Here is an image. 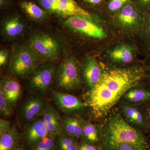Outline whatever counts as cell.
Listing matches in <instances>:
<instances>
[{
  "label": "cell",
  "mask_w": 150,
  "mask_h": 150,
  "mask_svg": "<svg viewBox=\"0 0 150 150\" xmlns=\"http://www.w3.org/2000/svg\"><path fill=\"white\" fill-rule=\"evenodd\" d=\"M145 76L146 70L141 67L105 71L102 73L98 83L85 94L86 103L96 116L102 117Z\"/></svg>",
  "instance_id": "1"
},
{
  "label": "cell",
  "mask_w": 150,
  "mask_h": 150,
  "mask_svg": "<svg viewBox=\"0 0 150 150\" xmlns=\"http://www.w3.org/2000/svg\"><path fill=\"white\" fill-rule=\"evenodd\" d=\"M108 150H112L120 144L132 145L137 150H150L148 140L142 132L133 128L118 114L108 120L103 133Z\"/></svg>",
  "instance_id": "2"
},
{
  "label": "cell",
  "mask_w": 150,
  "mask_h": 150,
  "mask_svg": "<svg viewBox=\"0 0 150 150\" xmlns=\"http://www.w3.org/2000/svg\"><path fill=\"white\" fill-rule=\"evenodd\" d=\"M57 67L52 61L41 62L25 77L26 85L32 95L45 96L54 83Z\"/></svg>",
  "instance_id": "3"
},
{
  "label": "cell",
  "mask_w": 150,
  "mask_h": 150,
  "mask_svg": "<svg viewBox=\"0 0 150 150\" xmlns=\"http://www.w3.org/2000/svg\"><path fill=\"white\" fill-rule=\"evenodd\" d=\"M40 57L30 44H22L14 50L9 70L15 76L25 78L40 63Z\"/></svg>",
  "instance_id": "4"
},
{
  "label": "cell",
  "mask_w": 150,
  "mask_h": 150,
  "mask_svg": "<svg viewBox=\"0 0 150 150\" xmlns=\"http://www.w3.org/2000/svg\"><path fill=\"white\" fill-rule=\"evenodd\" d=\"M54 82L60 89L71 91L81 84L79 68L77 60L73 57H67L57 67Z\"/></svg>",
  "instance_id": "5"
},
{
  "label": "cell",
  "mask_w": 150,
  "mask_h": 150,
  "mask_svg": "<svg viewBox=\"0 0 150 150\" xmlns=\"http://www.w3.org/2000/svg\"><path fill=\"white\" fill-rule=\"evenodd\" d=\"M144 18L143 12L131 1L115 13L114 21L121 28L134 30L143 27Z\"/></svg>",
  "instance_id": "6"
},
{
  "label": "cell",
  "mask_w": 150,
  "mask_h": 150,
  "mask_svg": "<svg viewBox=\"0 0 150 150\" xmlns=\"http://www.w3.org/2000/svg\"><path fill=\"white\" fill-rule=\"evenodd\" d=\"M48 105L46 100L42 97L33 95L28 96L19 107L18 121L24 127L30 121L42 116Z\"/></svg>",
  "instance_id": "7"
},
{
  "label": "cell",
  "mask_w": 150,
  "mask_h": 150,
  "mask_svg": "<svg viewBox=\"0 0 150 150\" xmlns=\"http://www.w3.org/2000/svg\"><path fill=\"white\" fill-rule=\"evenodd\" d=\"M29 44L40 57L51 61L59 56L60 46L57 40L45 33H38L33 36Z\"/></svg>",
  "instance_id": "8"
},
{
  "label": "cell",
  "mask_w": 150,
  "mask_h": 150,
  "mask_svg": "<svg viewBox=\"0 0 150 150\" xmlns=\"http://www.w3.org/2000/svg\"><path fill=\"white\" fill-rule=\"evenodd\" d=\"M64 24L70 29L81 34L97 39H103L106 36L104 30L93 21L92 19L74 16L65 21Z\"/></svg>",
  "instance_id": "9"
},
{
  "label": "cell",
  "mask_w": 150,
  "mask_h": 150,
  "mask_svg": "<svg viewBox=\"0 0 150 150\" xmlns=\"http://www.w3.org/2000/svg\"><path fill=\"white\" fill-rule=\"evenodd\" d=\"M51 95L57 109L67 115H74L88 106L86 103L72 95L54 90L51 91Z\"/></svg>",
  "instance_id": "10"
},
{
  "label": "cell",
  "mask_w": 150,
  "mask_h": 150,
  "mask_svg": "<svg viewBox=\"0 0 150 150\" xmlns=\"http://www.w3.org/2000/svg\"><path fill=\"white\" fill-rule=\"evenodd\" d=\"M48 135L42 116H40L24 126L22 134L23 145L26 150L28 149Z\"/></svg>",
  "instance_id": "11"
},
{
  "label": "cell",
  "mask_w": 150,
  "mask_h": 150,
  "mask_svg": "<svg viewBox=\"0 0 150 150\" xmlns=\"http://www.w3.org/2000/svg\"><path fill=\"white\" fill-rule=\"evenodd\" d=\"M0 90L2 91L9 103L13 107L18 102L22 93L20 84L14 77H7L1 80Z\"/></svg>",
  "instance_id": "12"
},
{
  "label": "cell",
  "mask_w": 150,
  "mask_h": 150,
  "mask_svg": "<svg viewBox=\"0 0 150 150\" xmlns=\"http://www.w3.org/2000/svg\"><path fill=\"white\" fill-rule=\"evenodd\" d=\"M42 118L48 135L56 137L63 132L61 127L62 116L54 105H48Z\"/></svg>",
  "instance_id": "13"
},
{
  "label": "cell",
  "mask_w": 150,
  "mask_h": 150,
  "mask_svg": "<svg viewBox=\"0 0 150 150\" xmlns=\"http://www.w3.org/2000/svg\"><path fill=\"white\" fill-rule=\"evenodd\" d=\"M121 110L123 115L129 123L142 131L148 129V112L146 115L138 107L130 105H122Z\"/></svg>",
  "instance_id": "14"
},
{
  "label": "cell",
  "mask_w": 150,
  "mask_h": 150,
  "mask_svg": "<svg viewBox=\"0 0 150 150\" xmlns=\"http://www.w3.org/2000/svg\"><path fill=\"white\" fill-rule=\"evenodd\" d=\"M83 76L90 89L93 88L99 81L102 73L99 64L92 56L87 57L83 65Z\"/></svg>",
  "instance_id": "15"
},
{
  "label": "cell",
  "mask_w": 150,
  "mask_h": 150,
  "mask_svg": "<svg viewBox=\"0 0 150 150\" xmlns=\"http://www.w3.org/2000/svg\"><path fill=\"white\" fill-rule=\"evenodd\" d=\"M25 25L18 16L9 17L3 22L2 33L5 37L12 39L21 35L25 30Z\"/></svg>",
  "instance_id": "16"
},
{
  "label": "cell",
  "mask_w": 150,
  "mask_h": 150,
  "mask_svg": "<svg viewBox=\"0 0 150 150\" xmlns=\"http://www.w3.org/2000/svg\"><path fill=\"white\" fill-rule=\"evenodd\" d=\"M56 13L64 17L80 16L92 18L91 15L82 8L74 0H59Z\"/></svg>",
  "instance_id": "17"
},
{
  "label": "cell",
  "mask_w": 150,
  "mask_h": 150,
  "mask_svg": "<svg viewBox=\"0 0 150 150\" xmlns=\"http://www.w3.org/2000/svg\"><path fill=\"white\" fill-rule=\"evenodd\" d=\"M22 145V134L16 125L12 126L9 131L0 136V150H14Z\"/></svg>",
  "instance_id": "18"
},
{
  "label": "cell",
  "mask_w": 150,
  "mask_h": 150,
  "mask_svg": "<svg viewBox=\"0 0 150 150\" xmlns=\"http://www.w3.org/2000/svg\"><path fill=\"white\" fill-rule=\"evenodd\" d=\"M61 127L62 131L70 136L81 138L83 134L82 119L72 115H67L62 118Z\"/></svg>",
  "instance_id": "19"
},
{
  "label": "cell",
  "mask_w": 150,
  "mask_h": 150,
  "mask_svg": "<svg viewBox=\"0 0 150 150\" xmlns=\"http://www.w3.org/2000/svg\"><path fill=\"white\" fill-rule=\"evenodd\" d=\"M108 54L112 61L122 64H129L134 59L133 49L127 44L118 45L110 50Z\"/></svg>",
  "instance_id": "20"
},
{
  "label": "cell",
  "mask_w": 150,
  "mask_h": 150,
  "mask_svg": "<svg viewBox=\"0 0 150 150\" xmlns=\"http://www.w3.org/2000/svg\"><path fill=\"white\" fill-rule=\"evenodd\" d=\"M82 122L83 129L81 138L83 143L97 146L100 141L97 128L90 121L82 119Z\"/></svg>",
  "instance_id": "21"
},
{
  "label": "cell",
  "mask_w": 150,
  "mask_h": 150,
  "mask_svg": "<svg viewBox=\"0 0 150 150\" xmlns=\"http://www.w3.org/2000/svg\"><path fill=\"white\" fill-rule=\"evenodd\" d=\"M123 98L133 103L150 102V91L143 87H133L123 96Z\"/></svg>",
  "instance_id": "22"
},
{
  "label": "cell",
  "mask_w": 150,
  "mask_h": 150,
  "mask_svg": "<svg viewBox=\"0 0 150 150\" xmlns=\"http://www.w3.org/2000/svg\"><path fill=\"white\" fill-rule=\"evenodd\" d=\"M77 139L62 132L55 138L56 150H79V144Z\"/></svg>",
  "instance_id": "23"
},
{
  "label": "cell",
  "mask_w": 150,
  "mask_h": 150,
  "mask_svg": "<svg viewBox=\"0 0 150 150\" xmlns=\"http://www.w3.org/2000/svg\"><path fill=\"white\" fill-rule=\"evenodd\" d=\"M21 7L30 18L35 21H41L46 17V12L32 2H22Z\"/></svg>",
  "instance_id": "24"
},
{
  "label": "cell",
  "mask_w": 150,
  "mask_h": 150,
  "mask_svg": "<svg viewBox=\"0 0 150 150\" xmlns=\"http://www.w3.org/2000/svg\"><path fill=\"white\" fill-rule=\"evenodd\" d=\"M56 137L48 135L27 150H56Z\"/></svg>",
  "instance_id": "25"
},
{
  "label": "cell",
  "mask_w": 150,
  "mask_h": 150,
  "mask_svg": "<svg viewBox=\"0 0 150 150\" xmlns=\"http://www.w3.org/2000/svg\"><path fill=\"white\" fill-rule=\"evenodd\" d=\"M13 107L9 103L2 91L0 90V113L2 118L10 117L13 113Z\"/></svg>",
  "instance_id": "26"
},
{
  "label": "cell",
  "mask_w": 150,
  "mask_h": 150,
  "mask_svg": "<svg viewBox=\"0 0 150 150\" xmlns=\"http://www.w3.org/2000/svg\"><path fill=\"white\" fill-rule=\"evenodd\" d=\"M132 0H108L105 4L109 12L115 13Z\"/></svg>",
  "instance_id": "27"
},
{
  "label": "cell",
  "mask_w": 150,
  "mask_h": 150,
  "mask_svg": "<svg viewBox=\"0 0 150 150\" xmlns=\"http://www.w3.org/2000/svg\"><path fill=\"white\" fill-rule=\"evenodd\" d=\"M39 2L46 11L51 13L57 11L59 0H39Z\"/></svg>",
  "instance_id": "28"
},
{
  "label": "cell",
  "mask_w": 150,
  "mask_h": 150,
  "mask_svg": "<svg viewBox=\"0 0 150 150\" xmlns=\"http://www.w3.org/2000/svg\"><path fill=\"white\" fill-rule=\"evenodd\" d=\"M143 27L144 29L145 36L147 41L149 48H150V11L146 13Z\"/></svg>",
  "instance_id": "29"
},
{
  "label": "cell",
  "mask_w": 150,
  "mask_h": 150,
  "mask_svg": "<svg viewBox=\"0 0 150 150\" xmlns=\"http://www.w3.org/2000/svg\"><path fill=\"white\" fill-rule=\"evenodd\" d=\"M134 1L143 12L150 11V0H134Z\"/></svg>",
  "instance_id": "30"
},
{
  "label": "cell",
  "mask_w": 150,
  "mask_h": 150,
  "mask_svg": "<svg viewBox=\"0 0 150 150\" xmlns=\"http://www.w3.org/2000/svg\"><path fill=\"white\" fill-rule=\"evenodd\" d=\"M10 122L6 120L5 118L0 119V136L5 134L11 128Z\"/></svg>",
  "instance_id": "31"
},
{
  "label": "cell",
  "mask_w": 150,
  "mask_h": 150,
  "mask_svg": "<svg viewBox=\"0 0 150 150\" xmlns=\"http://www.w3.org/2000/svg\"><path fill=\"white\" fill-rule=\"evenodd\" d=\"M79 150H100L96 145L89 144L83 143L79 144Z\"/></svg>",
  "instance_id": "32"
},
{
  "label": "cell",
  "mask_w": 150,
  "mask_h": 150,
  "mask_svg": "<svg viewBox=\"0 0 150 150\" xmlns=\"http://www.w3.org/2000/svg\"><path fill=\"white\" fill-rule=\"evenodd\" d=\"M112 150H137L132 145L127 144H120L115 146Z\"/></svg>",
  "instance_id": "33"
},
{
  "label": "cell",
  "mask_w": 150,
  "mask_h": 150,
  "mask_svg": "<svg viewBox=\"0 0 150 150\" xmlns=\"http://www.w3.org/2000/svg\"><path fill=\"white\" fill-rule=\"evenodd\" d=\"M8 53L6 50H2L0 51V66L2 67L5 64L8 60Z\"/></svg>",
  "instance_id": "34"
},
{
  "label": "cell",
  "mask_w": 150,
  "mask_h": 150,
  "mask_svg": "<svg viewBox=\"0 0 150 150\" xmlns=\"http://www.w3.org/2000/svg\"><path fill=\"white\" fill-rule=\"evenodd\" d=\"M83 1L90 5L98 6L104 1V0H83Z\"/></svg>",
  "instance_id": "35"
},
{
  "label": "cell",
  "mask_w": 150,
  "mask_h": 150,
  "mask_svg": "<svg viewBox=\"0 0 150 150\" xmlns=\"http://www.w3.org/2000/svg\"><path fill=\"white\" fill-rule=\"evenodd\" d=\"M148 112V129L147 130L149 131V134L150 137V106L147 109Z\"/></svg>",
  "instance_id": "36"
},
{
  "label": "cell",
  "mask_w": 150,
  "mask_h": 150,
  "mask_svg": "<svg viewBox=\"0 0 150 150\" xmlns=\"http://www.w3.org/2000/svg\"><path fill=\"white\" fill-rule=\"evenodd\" d=\"M145 70H146V69H145ZM146 77L147 79L149 84L150 86V65L149 66V67H148L147 69V71H146V76H145V78Z\"/></svg>",
  "instance_id": "37"
},
{
  "label": "cell",
  "mask_w": 150,
  "mask_h": 150,
  "mask_svg": "<svg viewBox=\"0 0 150 150\" xmlns=\"http://www.w3.org/2000/svg\"><path fill=\"white\" fill-rule=\"evenodd\" d=\"M7 4V0H0V6L1 7L5 6Z\"/></svg>",
  "instance_id": "38"
},
{
  "label": "cell",
  "mask_w": 150,
  "mask_h": 150,
  "mask_svg": "<svg viewBox=\"0 0 150 150\" xmlns=\"http://www.w3.org/2000/svg\"><path fill=\"white\" fill-rule=\"evenodd\" d=\"M14 150H27L25 149V148L23 146V145H22L20 146L18 148H17Z\"/></svg>",
  "instance_id": "39"
}]
</instances>
